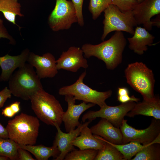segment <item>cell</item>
Instances as JSON below:
<instances>
[{
  "instance_id": "obj_1",
  "label": "cell",
  "mask_w": 160,
  "mask_h": 160,
  "mask_svg": "<svg viewBox=\"0 0 160 160\" xmlns=\"http://www.w3.org/2000/svg\"><path fill=\"white\" fill-rule=\"evenodd\" d=\"M127 40L122 31H116L108 39L97 44H83L81 49L84 57H95L103 61L109 70L115 69L122 62V53Z\"/></svg>"
},
{
  "instance_id": "obj_2",
  "label": "cell",
  "mask_w": 160,
  "mask_h": 160,
  "mask_svg": "<svg viewBox=\"0 0 160 160\" xmlns=\"http://www.w3.org/2000/svg\"><path fill=\"white\" fill-rule=\"evenodd\" d=\"M30 100L32 109L38 118L47 125L60 126L64 111L54 96L43 89L36 92Z\"/></svg>"
},
{
  "instance_id": "obj_3",
  "label": "cell",
  "mask_w": 160,
  "mask_h": 160,
  "mask_svg": "<svg viewBox=\"0 0 160 160\" xmlns=\"http://www.w3.org/2000/svg\"><path fill=\"white\" fill-rule=\"evenodd\" d=\"M39 126L37 118L21 113L9 120L6 128L9 138L17 144L34 145L38 136Z\"/></svg>"
},
{
  "instance_id": "obj_4",
  "label": "cell",
  "mask_w": 160,
  "mask_h": 160,
  "mask_svg": "<svg viewBox=\"0 0 160 160\" xmlns=\"http://www.w3.org/2000/svg\"><path fill=\"white\" fill-rule=\"evenodd\" d=\"M9 84L12 94L26 100H30L36 92L43 89L40 79L29 63H25L12 75Z\"/></svg>"
},
{
  "instance_id": "obj_5",
  "label": "cell",
  "mask_w": 160,
  "mask_h": 160,
  "mask_svg": "<svg viewBox=\"0 0 160 160\" xmlns=\"http://www.w3.org/2000/svg\"><path fill=\"white\" fill-rule=\"evenodd\" d=\"M124 72L127 83L141 94L143 100H151L155 97L154 75L145 64L137 62L129 64Z\"/></svg>"
},
{
  "instance_id": "obj_6",
  "label": "cell",
  "mask_w": 160,
  "mask_h": 160,
  "mask_svg": "<svg viewBox=\"0 0 160 160\" xmlns=\"http://www.w3.org/2000/svg\"><path fill=\"white\" fill-rule=\"evenodd\" d=\"M86 75L87 72L85 70L73 84L60 88L58 94L62 96L71 95L76 100L96 104L100 108L103 107L107 104L105 100L112 95V90L100 92L92 89L83 82Z\"/></svg>"
},
{
  "instance_id": "obj_7",
  "label": "cell",
  "mask_w": 160,
  "mask_h": 160,
  "mask_svg": "<svg viewBox=\"0 0 160 160\" xmlns=\"http://www.w3.org/2000/svg\"><path fill=\"white\" fill-rule=\"evenodd\" d=\"M103 12L104 19L102 40H104L109 33L114 31H125L133 34L134 27L137 24L132 10L123 12L117 6L111 4Z\"/></svg>"
},
{
  "instance_id": "obj_8",
  "label": "cell",
  "mask_w": 160,
  "mask_h": 160,
  "mask_svg": "<svg viewBox=\"0 0 160 160\" xmlns=\"http://www.w3.org/2000/svg\"><path fill=\"white\" fill-rule=\"evenodd\" d=\"M77 23L76 11L71 1L56 0L55 7L48 17V23L54 31L67 30Z\"/></svg>"
},
{
  "instance_id": "obj_9",
  "label": "cell",
  "mask_w": 160,
  "mask_h": 160,
  "mask_svg": "<svg viewBox=\"0 0 160 160\" xmlns=\"http://www.w3.org/2000/svg\"><path fill=\"white\" fill-rule=\"evenodd\" d=\"M119 128L122 135V144L135 141L146 145L152 143L160 134V121L154 118L148 127L138 129L129 125L127 120L124 119Z\"/></svg>"
},
{
  "instance_id": "obj_10",
  "label": "cell",
  "mask_w": 160,
  "mask_h": 160,
  "mask_svg": "<svg viewBox=\"0 0 160 160\" xmlns=\"http://www.w3.org/2000/svg\"><path fill=\"white\" fill-rule=\"evenodd\" d=\"M136 104L135 102L130 101L116 106L106 104L100 107L98 111H88L83 115L82 120L83 122L87 120L92 121L97 118L100 117L106 119L115 127L119 128L125 116Z\"/></svg>"
},
{
  "instance_id": "obj_11",
  "label": "cell",
  "mask_w": 160,
  "mask_h": 160,
  "mask_svg": "<svg viewBox=\"0 0 160 160\" xmlns=\"http://www.w3.org/2000/svg\"><path fill=\"white\" fill-rule=\"evenodd\" d=\"M56 61L58 70L62 69L76 72L81 68L86 69L89 66L81 49L75 46L71 47L63 52Z\"/></svg>"
},
{
  "instance_id": "obj_12",
  "label": "cell",
  "mask_w": 160,
  "mask_h": 160,
  "mask_svg": "<svg viewBox=\"0 0 160 160\" xmlns=\"http://www.w3.org/2000/svg\"><path fill=\"white\" fill-rule=\"evenodd\" d=\"M132 12L137 25L143 24L150 31L153 26L151 18L160 13V0H143L136 4Z\"/></svg>"
},
{
  "instance_id": "obj_13",
  "label": "cell",
  "mask_w": 160,
  "mask_h": 160,
  "mask_svg": "<svg viewBox=\"0 0 160 160\" xmlns=\"http://www.w3.org/2000/svg\"><path fill=\"white\" fill-rule=\"evenodd\" d=\"M65 96L68 108L63 114V122L64 123L66 132H68L73 130L79 125L80 123L79 119L81 114L95 105L84 102L79 104H76V100L73 96L67 95Z\"/></svg>"
},
{
  "instance_id": "obj_14",
  "label": "cell",
  "mask_w": 160,
  "mask_h": 160,
  "mask_svg": "<svg viewBox=\"0 0 160 160\" xmlns=\"http://www.w3.org/2000/svg\"><path fill=\"white\" fill-rule=\"evenodd\" d=\"M56 60L54 56L50 53L40 56L30 52L27 61L35 68L37 75L41 79L53 78L58 73Z\"/></svg>"
},
{
  "instance_id": "obj_15",
  "label": "cell",
  "mask_w": 160,
  "mask_h": 160,
  "mask_svg": "<svg viewBox=\"0 0 160 160\" xmlns=\"http://www.w3.org/2000/svg\"><path fill=\"white\" fill-rule=\"evenodd\" d=\"M91 122V121L88 120L83 123H80L75 129L67 133L63 132L60 127L58 126L55 127L57 132L53 145L57 147L60 153L54 160H64L68 153L75 149L74 146L72 145V142L79 135L82 129L85 126L89 125Z\"/></svg>"
},
{
  "instance_id": "obj_16",
  "label": "cell",
  "mask_w": 160,
  "mask_h": 160,
  "mask_svg": "<svg viewBox=\"0 0 160 160\" xmlns=\"http://www.w3.org/2000/svg\"><path fill=\"white\" fill-rule=\"evenodd\" d=\"M29 53V50L27 49L17 56H12L7 54L0 57V66L1 69L0 80L6 81L9 80L16 69L25 65Z\"/></svg>"
},
{
  "instance_id": "obj_17",
  "label": "cell",
  "mask_w": 160,
  "mask_h": 160,
  "mask_svg": "<svg viewBox=\"0 0 160 160\" xmlns=\"http://www.w3.org/2000/svg\"><path fill=\"white\" fill-rule=\"evenodd\" d=\"M90 129L93 135L100 136L109 142L122 144V135L120 128L115 127L105 119L101 118Z\"/></svg>"
},
{
  "instance_id": "obj_18",
  "label": "cell",
  "mask_w": 160,
  "mask_h": 160,
  "mask_svg": "<svg viewBox=\"0 0 160 160\" xmlns=\"http://www.w3.org/2000/svg\"><path fill=\"white\" fill-rule=\"evenodd\" d=\"M132 37L128 38L129 47L137 54L142 55L153 44L155 37L144 28L137 27Z\"/></svg>"
},
{
  "instance_id": "obj_19",
  "label": "cell",
  "mask_w": 160,
  "mask_h": 160,
  "mask_svg": "<svg viewBox=\"0 0 160 160\" xmlns=\"http://www.w3.org/2000/svg\"><path fill=\"white\" fill-rule=\"evenodd\" d=\"M137 115L153 117L156 119H160V99L155 96L152 99L143 100L142 102L135 104L132 109L126 116L133 117Z\"/></svg>"
},
{
  "instance_id": "obj_20",
  "label": "cell",
  "mask_w": 160,
  "mask_h": 160,
  "mask_svg": "<svg viewBox=\"0 0 160 160\" xmlns=\"http://www.w3.org/2000/svg\"><path fill=\"white\" fill-rule=\"evenodd\" d=\"M88 125L85 126L82 129L79 135L72 142V145L80 150L101 149L104 146L103 141L97 135L92 133Z\"/></svg>"
},
{
  "instance_id": "obj_21",
  "label": "cell",
  "mask_w": 160,
  "mask_h": 160,
  "mask_svg": "<svg viewBox=\"0 0 160 160\" xmlns=\"http://www.w3.org/2000/svg\"><path fill=\"white\" fill-rule=\"evenodd\" d=\"M18 147L31 153L38 160H47L51 157L55 159L60 153L57 147L53 145L51 147H47L42 145H35L18 144Z\"/></svg>"
},
{
  "instance_id": "obj_22",
  "label": "cell",
  "mask_w": 160,
  "mask_h": 160,
  "mask_svg": "<svg viewBox=\"0 0 160 160\" xmlns=\"http://www.w3.org/2000/svg\"><path fill=\"white\" fill-rule=\"evenodd\" d=\"M21 7L18 0H0V12L7 20L18 26L15 21L16 16H23L21 12Z\"/></svg>"
},
{
  "instance_id": "obj_23",
  "label": "cell",
  "mask_w": 160,
  "mask_h": 160,
  "mask_svg": "<svg viewBox=\"0 0 160 160\" xmlns=\"http://www.w3.org/2000/svg\"><path fill=\"white\" fill-rule=\"evenodd\" d=\"M104 142V146L98 150L94 160H124L123 155L114 147L98 136Z\"/></svg>"
},
{
  "instance_id": "obj_24",
  "label": "cell",
  "mask_w": 160,
  "mask_h": 160,
  "mask_svg": "<svg viewBox=\"0 0 160 160\" xmlns=\"http://www.w3.org/2000/svg\"><path fill=\"white\" fill-rule=\"evenodd\" d=\"M153 142L147 145L139 151L131 160H160V144Z\"/></svg>"
},
{
  "instance_id": "obj_25",
  "label": "cell",
  "mask_w": 160,
  "mask_h": 160,
  "mask_svg": "<svg viewBox=\"0 0 160 160\" xmlns=\"http://www.w3.org/2000/svg\"><path fill=\"white\" fill-rule=\"evenodd\" d=\"M105 140L116 148L123 155L124 160H131L133 157L147 145H142L135 141L124 144H116Z\"/></svg>"
},
{
  "instance_id": "obj_26",
  "label": "cell",
  "mask_w": 160,
  "mask_h": 160,
  "mask_svg": "<svg viewBox=\"0 0 160 160\" xmlns=\"http://www.w3.org/2000/svg\"><path fill=\"white\" fill-rule=\"evenodd\" d=\"M18 144L9 138H0V156L11 160L18 159Z\"/></svg>"
},
{
  "instance_id": "obj_27",
  "label": "cell",
  "mask_w": 160,
  "mask_h": 160,
  "mask_svg": "<svg viewBox=\"0 0 160 160\" xmlns=\"http://www.w3.org/2000/svg\"><path fill=\"white\" fill-rule=\"evenodd\" d=\"M98 150L92 149L79 150L75 149L68 153L65 160H93Z\"/></svg>"
},
{
  "instance_id": "obj_28",
  "label": "cell",
  "mask_w": 160,
  "mask_h": 160,
  "mask_svg": "<svg viewBox=\"0 0 160 160\" xmlns=\"http://www.w3.org/2000/svg\"><path fill=\"white\" fill-rule=\"evenodd\" d=\"M111 4L112 0H89V9L93 19H96Z\"/></svg>"
},
{
  "instance_id": "obj_29",
  "label": "cell",
  "mask_w": 160,
  "mask_h": 160,
  "mask_svg": "<svg viewBox=\"0 0 160 160\" xmlns=\"http://www.w3.org/2000/svg\"><path fill=\"white\" fill-rule=\"evenodd\" d=\"M112 4L123 12L132 11L138 2L137 0H112Z\"/></svg>"
},
{
  "instance_id": "obj_30",
  "label": "cell",
  "mask_w": 160,
  "mask_h": 160,
  "mask_svg": "<svg viewBox=\"0 0 160 160\" xmlns=\"http://www.w3.org/2000/svg\"><path fill=\"white\" fill-rule=\"evenodd\" d=\"M84 0H71L75 8L77 18V23L79 25L82 26L84 25V20L83 15L82 8Z\"/></svg>"
},
{
  "instance_id": "obj_31",
  "label": "cell",
  "mask_w": 160,
  "mask_h": 160,
  "mask_svg": "<svg viewBox=\"0 0 160 160\" xmlns=\"http://www.w3.org/2000/svg\"><path fill=\"white\" fill-rule=\"evenodd\" d=\"M11 92L7 87L0 91V108L3 106L7 99L11 98Z\"/></svg>"
},
{
  "instance_id": "obj_32",
  "label": "cell",
  "mask_w": 160,
  "mask_h": 160,
  "mask_svg": "<svg viewBox=\"0 0 160 160\" xmlns=\"http://www.w3.org/2000/svg\"><path fill=\"white\" fill-rule=\"evenodd\" d=\"M18 159L19 160H35L28 151L20 147L17 149Z\"/></svg>"
},
{
  "instance_id": "obj_33",
  "label": "cell",
  "mask_w": 160,
  "mask_h": 160,
  "mask_svg": "<svg viewBox=\"0 0 160 160\" xmlns=\"http://www.w3.org/2000/svg\"><path fill=\"white\" fill-rule=\"evenodd\" d=\"M5 38L10 41L11 44H13L15 42L14 40L9 35L4 27L3 20L0 18V38Z\"/></svg>"
},
{
  "instance_id": "obj_34",
  "label": "cell",
  "mask_w": 160,
  "mask_h": 160,
  "mask_svg": "<svg viewBox=\"0 0 160 160\" xmlns=\"http://www.w3.org/2000/svg\"><path fill=\"white\" fill-rule=\"evenodd\" d=\"M117 100L121 103H124L130 101L138 103L140 99L136 97L134 95L130 96L129 94H127L121 96H118Z\"/></svg>"
},
{
  "instance_id": "obj_35",
  "label": "cell",
  "mask_w": 160,
  "mask_h": 160,
  "mask_svg": "<svg viewBox=\"0 0 160 160\" xmlns=\"http://www.w3.org/2000/svg\"><path fill=\"white\" fill-rule=\"evenodd\" d=\"M1 114L4 116L11 118L13 116L15 113L14 112L10 106H8L2 110Z\"/></svg>"
},
{
  "instance_id": "obj_36",
  "label": "cell",
  "mask_w": 160,
  "mask_h": 160,
  "mask_svg": "<svg viewBox=\"0 0 160 160\" xmlns=\"http://www.w3.org/2000/svg\"><path fill=\"white\" fill-rule=\"evenodd\" d=\"M0 138H9L8 133L6 128L0 123Z\"/></svg>"
},
{
  "instance_id": "obj_37",
  "label": "cell",
  "mask_w": 160,
  "mask_h": 160,
  "mask_svg": "<svg viewBox=\"0 0 160 160\" xmlns=\"http://www.w3.org/2000/svg\"><path fill=\"white\" fill-rule=\"evenodd\" d=\"M20 103L18 101H16L11 104L9 106L15 114L17 113L20 110Z\"/></svg>"
},
{
  "instance_id": "obj_38",
  "label": "cell",
  "mask_w": 160,
  "mask_h": 160,
  "mask_svg": "<svg viewBox=\"0 0 160 160\" xmlns=\"http://www.w3.org/2000/svg\"><path fill=\"white\" fill-rule=\"evenodd\" d=\"M127 94H129V90L127 88L125 87L118 88V96H121Z\"/></svg>"
},
{
  "instance_id": "obj_39",
  "label": "cell",
  "mask_w": 160,
  "mask_h": 160,
  "mask_svg": "<svg viewBox=\"0 0 160 160\" xmlns=\"http://www.w3.org/2000/svg\"><path fill=\"white\" fill-rule=\"evenodd\" d=\"M157 17L152 20L153 22V26H157L158 28H159L160 26V15H158Z\"/></svg>"
},
{
  "instance_id": "obj_40",
  "label": "cell",
  "mask_w": 160,
  "mask_h": 160,
  "mask_svg": "<svg viewBox=\"0 0 160 160\" xmlns=\"http://www.w3.org/2000/svg\"><path fill=\"white\" fill-rule=\"evenodd\" d=\"M9 159L6 157L0 156V160H7Z\"/></svg>"
},
{
  "instance_id": "obj_41",
  "label": "cell",
  "mask_w": 160,
  "mask_h": 160,
  "mask_svg": "<svg viewBox=\"0 0 160 160\" xmlns=\"http://www.w3.org/2000/svg\"><path fill=\"white\" fill-rule=\"evenodd\" d=\"M138 3H140L142 1V0H137Z\"/></svg>"
},
{
  "instance_id": "obj_42",
  "label": "cell",
  "mask_w": 160,
  "mask_h": 160,
  "mask_svg": "<svg viewBox=\"0 0 160 160\" xmlns=\"http://www.w3.org/2000/svg\"><path fill=\"white\" fill-rule=\"evenodd\" d=\"M143 0H142V1H143Z\"/></svg>"
}]
</instances>
